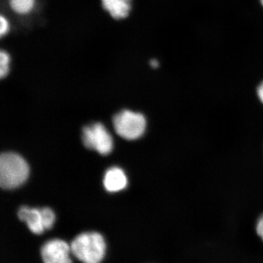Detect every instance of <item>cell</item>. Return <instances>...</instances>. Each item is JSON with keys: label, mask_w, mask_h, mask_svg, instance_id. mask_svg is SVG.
Segmentation results:
<instances>
[{"label": "cell", "mask_w": 263, "mask_h": 263, "mask_svg": "<svg viewBox=\"0 0 263 263\" xmlns=\"http://www.w3.org/2000/svg\"><path fill=\"white\" fill-rule=\"evenodd\" d=\"M72 255L80 263H103L108 253L105 236L98 231H84L70 242Z\"/></svg>", "instance_id": "6da1fadb"}, {"label": "cell", "mask_w": 263, "mask_h": 263, "mask_svg": "<svg viewBox=\"0 0 263 263\" xmlns=\"http://www.w3.org/2000/svg\"><path fill=\"white\" fill-rule=\"evenodd\" d=\"M29 173L28 163L18 154H0V188L13 190L20 187L28 179Z\"/></svg>", "instance_id": "7a4b0ae2"}, {"label": "cell", "mask_w": 263, "mask_h": 263, "mask_svg": "<svg viewBox=\"0 0 263 263\" xmlns=\"http://www.w3.org/2000/svg\"><path fill=\"white\" fill-rule=\"evenodd\" d=\"M114 129L121 138L127 141L139 139L146 129V118L143 114L124 110L114 116Z\"/></svg>", "instance_id": "3957f363"}, {"label": "cell", "mask_w": 263, "mask_h": 263, "mask_svg": "<svg viewBox=\"0 0 263 263\" xmlns=\"http://www.w3.org/2000/svg\"><path fill=\"white\" fill-rule=\"evenodd\" d=\"M18 216L34 235H43L54 226L55 215L50 208L22 206L19 209Z\"/></svg>", "instance_id": "277c9868"}, {"label": "cell", "mask_w": 263, "mask_h": 263, "mask_svg": "<svg viewBox=\"0 0 263 263\" xmlns=\"http://www.w3.org/2000/svg\"><path fill=\"white\" fill-rule=\"evenodd\" d=\"M83 143L86 148L105 156L114 149V138L102 123H95L83 129Z\"/></svg>", "instance_id": "5b68a950"}, {"label": "cell", "mask_w": 263, "mask_h": 263, "mask_svg": "<svg viewBox=\"0 0 263 263\" xmlns=\"http://www.w3.org/2000/svg\"><path fill=\"white\" fill-rule=\"evenodd\" d=\"M43 263H74L70 243L65 239L53 238L43 243L40 250Z\"/></svg>", "instance_id": "8992f818"}, {"label": "cell", "mask_w": 263, "mask_h": 263, "mask_svg": "<svg viewBox=\"0 0 263 263\" xmlns=\"http://www.w3.org/2000/svg\"><path fill=\"white\" fill-rule=\"evenodd\" d=\"M127 175L122 168L112 167L107 170L103 177L104 187L109 193H118L127 188Z\"/></svg>", "instance_id": "52a82bcc"}, {"label": "cell", "mask_w": 263, "mask_h": 263, "mask_svg": "<svg viewBox=\"0 0 263 263\" xmlns=\"http://www.w3.org/2000/svg\"><path fill=\"white\" fill-rule=\"evenodd\" d=\"M132 2L133 0H101L104 10L117 20L126 18L129 15Z\"/></svg>", "instance_id": "ba28073f"}, {"label": "cell", "mask_w": 263, "mask_h": 263, "mask_svg": "<svg viewBox=\"0 0 263 263\" xmlns=\"http://www.w3.org/2000/svg\"><path fill=\"white\" fill-rule=\"evenodd\" d=\"M37 0H8L10 10L18 15L30 14L35 9Z\"/></svg>", "instance_id": "9c48e42d"}, {"label": "cell", "mask_w": 263, "mask_h": 263, "mask_svg": "<svg viewBox=\"0 0 263 263\" xmlns=\"http://www.w3.org/2000/svg\"><path fill=\"white\" fill-rule=\"evenodd\" d=\"M11 66V57L5 50L0 49V81L8 76Z\"/></svg>", "instance_id": "30bf717a"}, {"label": "cell", "mask_w": 263, "mask_h": 263, "mask_svg": "<svg viewBox=\"0 0 263 263\" xmlns=\"http://www.w3.org/2000/svg\"><path fill=\"white\" fill-rule=\"evenodd\" d=\"M11 24L8 17L0 13V40L5 37L10 32Z\"/></svg>", "instance_id": "8fae6325"}, {"label": "cell", "mask_w": 263, "mask_h": 263, "mask_svg": "<svg viewBox=\"0 0 263 263\" xmlns=\"http://www.w3.org/2000/svg\"><path fill=\"white\" fill-rule=\"evenodd\" d=\"M256 232L261 240L263 241V214L259 218L256 223Z\"/></svg>", "instance_id": "7c38bea8"}, {"label": "cell", "mask_w": 263, "mask_h": 263, "mask_svg": "<svg viewBox=\"0 0 263 263\" xmlns=\"http://www.w3.org/2000/svg\"><path fill=\"white\" fill-rule=\"evenodd\" d=\"M257 96H258L259 100H260L261 103L263 104V81L259 85L257 88Z\"/></svg>", "instance_id": "4fadbf2b"}, {"label": "cell", "mask_w": 263, "mask_h": 263, "mask_svg": "<svg viewBox=\"0 0 263 263\" xmlns=\"http://www.w3.org/2000/svg\"><path fill=\"white\" fill-rule=\"evenodd\" d=\"M149 65L151 67H152V68H157V67L160 66V62L159 61H157V60H155V59H153V60H151L149 62Z\"/></svg>", "instance_id": "5bb4252c"}, {"label": "cell", "mask_w": 263, "mask_h": 263, "mask_svg": "<svg viewBox=\"0 0 263 263\" xmlns=\"http://www.w3.org/2000/svg\"><path fill=\"white\" fill-rule=\"evenodd\" d=\"M260 3H261V4H262V6H263V0H260Z\"/></svg>", "instance_id": "9a60e30c"}]
</instances>
